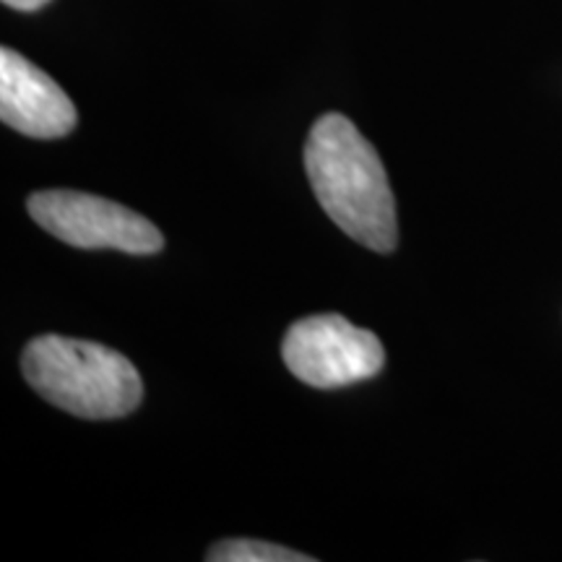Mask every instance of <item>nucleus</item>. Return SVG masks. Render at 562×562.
I'll return each instance as SVG.
<instances>
[{"label":"nucleus","instance_id":"nucleus-1","mask_svg":"<svg viewBox=\"0 0 562 562\" xmlns=\"http://www.w3.org/2000/svg\"><path fill=\"white\" fill-rule=\"evenodd\" d=\"M315 199L351 240L375 252L396 248V201L375 146L339 112L318 117L305 144Z\"/></svg>","mask_w":562,"mask_h":562},{"label":"nucleus","instance_id":"nucleus-2","mask_svg":"<svg viewBox=\"0 0 562 562\" xmlns=\"http://www.w3.org/2000/svg\"><path fill=\"white\" fill-rule=\"evenodd\" d=\"M21 370L42 398L81 419L125 417L144 398L136 364L94 341L40 336L24 349Z\"/></svg>","mask_w":562,"mask_h":562},{"label":"nucleus","instance_id":"nucleus-3","mask_svg":"<svg viewBox=\"0 0 562 562\" xmlns=\"http://www.w3.org/2000/svg\"><path fill=\"white\" fill-rule=\"evenodd\" d=\"M281 357L294 378L313 389H344L383 370L385 349L372 331L341 315H313L292 323Z\"/></svg>","mask_w":562,"mask_h":562},{"label":"nucleus","instance_id":"nucleus-4","mask_svg":"<svg viewBox=\"0 0 562 562\" xmlns=\"http://www.w3.org/2000/svg\"><path fill=\"white\" fill-rule=\"evenodd\" d=\"M32 220L74 248H112L131 256H154L165 237L146 216L121 203L79 191H42L26 201Z\"/></svg>","mask_w":562,"mask_h":562},{"label":"nucleus","instance_id":"nucleus-5","mask_svg":"<svg viewBox=\"0 0 562 562\" xmlns=\"http://www.w3.org/2000/svg\"><path fill=\"white\" fill-rule=\"evenodd\" d=\"M0 117L32 138H63L79 121L66 91L11 47L0 50Z\"/></svg>","mask_w":562,"mask_h":562},{"label":"nucleus","instance_id":"nucleus-6","mask_svg":"<svg viewBox=\"0 0 562 562\" xmlns=\"http://www.w3.org/2000/svg\"><path fill=\"white\" fill-rule=\"evenodd\" d=\"M211 562H311L307 554L286 550V547L258 542V539H227L211 547L206 554Z\"/></svg>","mask_w":562,"mask_h":562},{"label":"nucleus","instance_id":"nucleus-7","mask_svg":"<svg viewBox=\"0 0 562 562\" xmlns=\"http://www.w3.org/2000/svg\"><path fill=\"white\" fill-rule=\"evenodd\" d=\"M5 5H11V9L16 11H40L42 5H47L50 0H3Z\"/></svg>","mask_w":562,"mask_h":562}]
</instances>
